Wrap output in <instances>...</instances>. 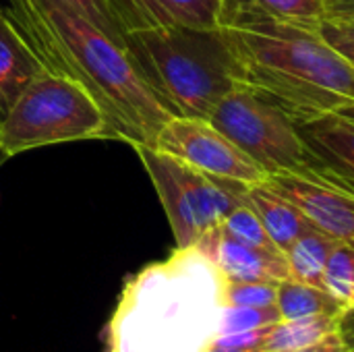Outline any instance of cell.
Masks as SVG:
<instances>
[{"label": "cell", "mask_w": 354, "mask_h": 352, "mask_svg": "<svg viewBox=\"0 0 354 352\" xmlns=\"http://www.w3.org/2000/svg\"><path fill=\"white\" fill-rule=\"evenodd\" d=\"M6 12H8V8L0 2V15H6ZM8 15H10V12H8Z\"/></svg>", "instance_id": "27"}, {"label": "cell", "mask_w": 354, "mask_h": 352, "mask_svg": "<svg viewBox=\"0 0 354 352\" xmlns=\"http://www.w3.org/2000/svg\"><path fill=\"white\" fill-rule=\"evenodd\" d=\"M247 203L255 210L259 220L263 222L270 239L276 243V247L286 253L288 247L303 237L305 232L313 230L315 226L309 222V218L288 199L272 191L266 183L253 185L247 189L245 195Z\"/></svg>", "instance_id": "13"}, {"label": "cell", "mask_w": 354, "mask_h": 352, "mask_svg": "<svg viewBox=\"0 0 354 352\" xmlns=\"http://www.w3.org/2000/svg\"><path fill=\"white\" fill-rule=\"evenodd\" d=\"M44 66V56L15 17L0 15V118Z\"/></svg>", "instance_id": "12"}, {"label": "cell", "mask_w": 354, "mask_h": 352, "mask_svg": "<svg viewBox=\"0 0 354 352\" xmlns=\"http://www.w3.org/2000/svg\"><path fill=\"white\" fill-rule=\"evenodd\" d=\"M102 137H116L102 106L85 85L52 66H44L0 118L2 156Z\"/></svg>", "instance_id": "4"}, {"label": "cell", "mask_w": 354, "mask_h": 352, "mask_svg": "<svg viewBox=\"0 0 354 352\" xmlns=\"http://www.w3.org/2000/svg\"><path fill=\"white\" fill-rule=\"evenodd\" d=\"M319 172L354 191V108L297 124Z\"/></svg>", "instance_id": "10"}, {"label": "cell", "mask_w": 354, "mask_h": 352, "mask_svg": "<svg viewBox=\"0 0 354 352\" xmlns=\"http://www.w3.org/2000/svg\"><path fill=\"white\" fill-rule=\"evenodd\" d=\"M353 352H354V351H353Z\"/></svg>", "instance_id": "28"}, {"label": "cell", "mask_w": 354, "mask_h": 352, "mask_svg": "<svg viewBox=\"0 0 354 352\" xmlns=\"http://www.w3.org/2000/svg\"><path fill=\"white\" fill-rule=\"evenodd\" d=\"M33 44L46 64L89 89L131 145H153L172 114L139 75L124 44L54 0H27Z\"/></svg>", "instance_id": "2"}, {"label": "cell", "mask_w": 354, "mask_h": 352, "mask_svg": "<svg viewBox=\"0 0 354 352\" xmlns=\"http://www.w3.org/2000/svg\"><path fill=\"white\" fill-rule=\"evenodd\" d=\"M122 41L147 87L172 116L207 120L222 98L241 85L218 27H139L122 31Z\"/></svg>", "instance_id": "3"}, {"label": "cell", "mask_w": 354, "mask_h": 352, "mask_svg": "<svg viewBox=\"0 0 354 352\" xmlns=\"http://www.w3.org/2000/svg\"><path fill=\"white\" fill-rule=\"evenodd\" d=\"M207 120L268 176L315 168L297 122L276 102L247 85L224 95Z\"/></svg>", "instance_id": "6"}, {"label": "cell", "mask_w": 354, "mask_h": 352, "mask_svg": "<svg viewBox=\"0 0 354 352\" xmlns=\"http://www.w3.org/2000/svg\"><path fill=\"white\" fill-rule=\"evenodd\" d=\"M133 147L156 187L178 249L195 247L245 203L247 185L205 174L151 145L135 143Z\"/></svg>", "instance_id": "5"}, {"label": "cell", "mask_w": 354, "mask_h": 352, "mask_svg": "<svg viewBox=\"0 0 354 352\" xmlns=\"http://www.w3.org/2000/svg\"><path fill=\"white\" fill-rule=\"evenodd\" d=\"M6 8L8 12L15 17V21L19 23V27L27 33V37L33 41V35H31V21H29V10H27V0H6ZM35 46V44H33Z\"/></svg>", "instance_id": "25"}, {"label": "cell", "mask_w": 354, "mask_h": 352, "mask_svg": "<svg viewBox=\"0 0 354 352\" xmlns=\"http://www.w3.org/2000/svg\"><path fill=\"white\" fill-rule=\"evenodd\" d=\"M266 185L295 203L309 222L336 241H354V191L311 168L305 172H278Z\"/></svg>", "instance_id": "8"}, {"label": "cell", "mask_w": 354, "mask_h": 352, "mask_svg": "<svg viewBox=\"0 0 354 352\" xmlns=\"http://www.w3.org/2000/svg\"><path fill=\"white\" fill-rule=\"evenodd\" d=\"M328 17L354 23V0H326Z\"/></svg>", "instance_id": "26"}, {"label": "cell", "mask_w": 354, "mask_h": 352, "mask_svg": "<svg viewBox=\"0 0 354 352\" xmlns=\"http://www.w3.org/2000/svg\"><path fill=\"white\" fill-rule=\"evenodd\" d=\"M220 230L234 239V241H241L245 245H251V247H257V249H266V251H280L276 247V243L270 239L263 222L259 220V216L255 214V210L247 203H241L239 207H234L226 220L220 224ZM282 253V251H280Z\"/></svg>", "instance_id": "19"}, {"label": "cell", "mask_w": 354, "mask_h": 352, "mask_svg": "<svg viewBox=\"0 0 354 352\" xmlns=\"http://www.w3.org/2000/svg\"><path fill=\"white\" fill-rule=\"evenodd\" d=\"M322 284L344 309L354 307V241H336Z\"/></svg>", "instance_id": "18"}, {"label": "cell", "mask_w": 354, "mask_h": 352, "mask_svg": "<svg viewBox=\"0 0 354 352\" xmlns=\"http://www.w3.org/2000/svg\"><path fill=\"white\" fill-rule=\"evenodd\" d=\"M218 270L222 280L230 282H272L280 284L282 280L290 278L286 255L280 251H266L241 241L226 237L220 226L207 232L197 245Z\"/></svg>", "instance_id": "9"}, {"label": "cell", "mask_w": 354, "mask_h": 352, "mask_svg": "<svg viewBox=\"0 0 354 352\" xmlns=\"http://www.w3.org/2000/svg\"><path fill=\"white\" fill-rule=\"evenodd\" d=\"M218 29L239 83L276 102L297 124L354 108V64L317 31L276 21L241 0H222Z\"/></svg>", "instance_id": "1"}, {"label": "cell", "mask_w": 354, "mask_h": 352, "mask_svg": "<svg viewBox=\"0 0 354 352\" xmlns=\"http://www.w3.org/2000/svg\"><path fill=\"white\" fill-rule=\"evenodd\" d=\"M151 147L170 154L205 174L236 180L247 187L266 183L268 178L245 151L205 118L172 116L160 129Z\"/></svg>", "instance_id": "7"}, {"label": "cell", "mask_w": 354, "mask_h": 352, "mask_svg": "<svg viewBox=\"0 0 354 352\" xmlns=\"http://www.w3.org/2000/svg\"><path fill=\"white\" fill-rule=\"evenodd\" d=\"M268 17L301 27L317 31L322 21L328 19L326 0H241Z\"/></svg>", "instance_id": "17"}, {"label": "cell", "mask_w": 354, "mask_h": 352, "mask_svg": "<svg viewBox=\"0 0 354 352\" xmlns=\"http://www.w3.org/2000/svg\"><path fill=\"white\" fill-rule=\"evenodd\" d=\"M278 284L272 282H230L222 280L218 290L220 307H274Z\"/></svg>", "instance_id": "20"}, {"label": "cell", "mask_w": 354, "mask_h": 352, "mask_svg": "<svg viewBox=\"0 0 354 352\" xmlns=\"http://www.w3.org/2000/svg\"><path fill=\"white\" fill-rule=\"evenodd\" d=\"M54 2L71 8L79 17H83V19L91 21L93 25H97L110 37L122 41V29H120V25H118V21H116L108 0H54Z\"/></svg>", "instance_id": "22"}, {"label": "cell", "mask_w": 354, "mask_h": 352, "mask_svg": "<svg viewBox=\"0 0 354 352\" xmlns=\"http://www.w3.org/2000/svg\"><path fill=\"white\" fill-rule=\"evenodd\" d=\"M334 245H336V239L322 232L319 228H313L305 232L303 237H299L284 253L288 261L290 278L324 288L322 284L324 270H326V263Z\"/></svg>", "instance_id": "14"}, {"label": "cell", "mask_w": 354, "mask_h": 352, "mask_svg": "<svg viewBox=\"0 0 354 352\" xmlns=\"http://www.w3.org/2000/svg\"><path fill=\"white\" fill-rule=\"evenodd\" d=\"M282 319H299L309 315H340L344 307L322 286H313L295 278H286L278 284V301Z\"/></svg>", "instance_id": "15"}, {"label": "cell", "mask_w": 354, "mask_h": 352, "mask_svg": "<svg viewBox=\"0 0 354 352\" xmlns=\"http://www.w3.org/2000/svg\"><path fill=\"white\" fill-rule=\"evenodd\" d=\"M278 322H282V315L276 305L274 307H222L218 334L255 330L263 326H274Z\"/></svg>", "instance_id": "21"}, {"label": "cell", "mask_w": 354, "mask_h": 352, "mask_svg": "<svg viewBox=\"0 0 354 352\" xmlns=\"http://www.w3.org/2000/svg\"><path fill=\"white\" fill-rule=\"evenodd\" d=\"M340 315H309L299 319H282L274 326L259 352H292L317 342L326 334L338 330Z\"/></svg>", "instance_id": "16"}, {"label": "cell", "mask_w": 354, "mask_h": 352, "mask_svg": "<svg viewBox=\"0 0 354 352\" xmlns=\"http://www.w3.org/2000/svg\"><path fill=\"white\" fill-rule=\"evenodd\" d=\"M317 33L344 60H348L351 64H354V23L328 17V19L322 21Z\"/></svg>", "instance_id": "23"}, {"label": "cell", "mask_w": 354, "mask_h": 352, "mask_svg": "<svg viewBox=\"0 0 354 352\" xmlns=\"http://www.w3.org/2000/svg\"><path fill=\"white\" fill-rule=\"evenodd\" d=\"M292 352H353V346L346 342L344 334L338 328V330L326 334L324 338H319L317 342L307 344V346H303V349Z\"/></svg>", "instance_id": "24"}, {"label": "cell", "mask_w": 354, "mask_h": 352, "mask_svg": "<svg viewBox=\"0 0 354 352\" xmlns=\"http://www.w3.org/2000/svg\"><path fill=\"white\" fill-rule=\"evenodd\" d=\"M122 31L139 27L216 29L222 0H108Z\"/></svg>", "instance_id": "11"}]
</instances>
